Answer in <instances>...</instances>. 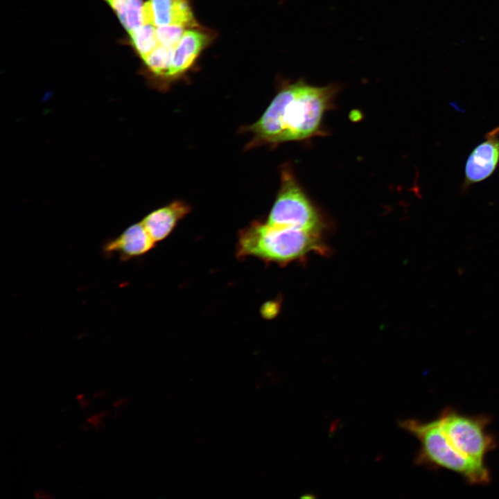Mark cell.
Here are the masks:
<instances>
[{
	"instance_id": "cell-1",
	"label": "cell",
	"mask_w": 499,
	"mask_h": 499,
	"mask_svg": "<svg viewBox=\"0 0 499 499\" xmlns=\"http://www.w3.org/2000/svg\"><path fill=\"white\" fill-rule=\"evenodd\" d=\"M339 89L337 84L318 87L304 80L286 85L260 119L247 128L254 134L252 145L300 141L315 135Z\"/></svg>"
},
{
	"instance_id": "cell-2",
	"label": "cell",
	"mask_w": 499,
	"mask_h": 499,
	"mask_svg": "<svg viewBox=\"0 0 499 499\" xmlns=\"http://www.w3.org/2000/svg\"><path fill=\"white\" fill-rule=\"evenodd\" d=\"M320 234L255 221L238 234L236 255L265 262L286 264L308 253L324 250Z\"/></svg>"
},
{
	"instance_id": "cell-3",
	"label": "cell",
	"mask_w": 499,
	"mask_h": 499,
	"mask_svg": "<svg viewBox=\"0 0 499 499\" xmlns=\"http://www.w3.org/2000/svg\"><path fill=\"white\" fill-rule=\"evenodd\" d=\"M399 426L419 441L416 464L454 472L470 484L486 485L490 482L491 473L485 463L469 458L456 450L442 431L438 417L428 421L405 419L401 421Z\"/></svg>"
},
{
	"instance_id": "cell-4",
	"label": "cell",
	"mask_w": 499,
	"mask_h": 499,
	"mask_svg": "<svg viewBox=\"0 0 499 499\" xmlns=\"http://www.w3.org/2000/svg\"><path fill=\"white\" fill-rule=\"evenodd\" d=\"M438 419L450 443L469 458L484 462L486 455L497 446L496 439L487 430L491 422L489 416L469 415L447 408Z\"/></svg>"
},
{
	"instance_id": "cell-5",
	"label": "cell",
	"mask_w": 499,
	"mask_h": 499,
	"mask_svg": "<svg viewBox=\"0 0 499 499\" xmlns=\"http://www.w3.org/2000/svg\"><path fill=\"white\" fill-rule=\"evenodd\" d=\"M268 223L320 234L323 221L288 169L281 173V185Z\"/></svg>"
},
{
	"instance_id": "cell-6",
	"label": "cell",
	"mask_w": 499,
	"mask_h": 499,
	"mask_svg": "<svg viewBox=\"0 0 499 499\" xmlns=\"http://www.w3.org/2000/svg\"><path fill=\"white\" fill-rule=\"evenodd\" d=\"M499 164V126L486 134L467 158L462 189L489 177Z\"/></svg>"
},
{
	"instance_id": "cell-7",
	"label": "cell",
	"mask_w": 499,
	"mask_h": 499,
	"mask_svg": "<svg viewBox=\"0 0 499 499\" xmlns=\"http://www.w3.org/2000/svg\"><path fill=\"white\" fill-rule=\"evenodd\" d=\"M141 16L143 24L155 27L178 25L189 29L197 25L188 0H148Z\"/></svg>"
},
{
	"instance_id": "cell-8",
	"label": "cell",
	"mask_w": 499,
	"mask_h": 499,
	"mask_svg": "<svg viewBox=\"0 0 499 499\" xmlns=\"http://www.w3.org/2000/svg\"><path fill=\"white\" fill-rule=\"evenodd\" d=\"M152 239L141 222L133 224L121 234L110 238L103 245L102 251L106 256H116L128 261L148 253L155 247Z\"/></svg>"
},
{
	"instance_id": "cell-9",
	"label": "cell",
	"mask_w": 499,
	"mask_h": 499,
	"mask_svg": "<svg viewBox=\"0 0 499 499\" xmlns=\"http://www.w3.org/2000/svg\"><path fill=\"white\" fill-rule=\"evenodd\" d=\"M189 205L175 201L152 211L141 221L152 239L160 242L166 238L177 222L190 211Z\"/></svg>"
},
{
	"instance_id": "cell-10",
	"label": "cell",
	"mask_w": 499,
	"mask_h": 499,
	"mask_svg": "<svg viewBox=\"0 0 499 499\" xmlns=\"http://www.w3.org/2000/svg\"><path fill=\"white\" fill-rule=\"evenodd\" d=\"M209 40V37L204 33L193 28L187 29L174 49L170 78L183 73L190 68Z\"/></svg>"
},
{
	"instance_id": "cell-11",
	"label": "cell",
	"mask_w": 499,
	"mask_h": 499,
	"mask_svg": "<svg viewBox=\"0 0 499 499\" xmlns=\"http://www.w3.org/2000/svg\"><path fill=\"white\" fill-rule=\"evenodd\" d=\"M114 12L123 28L128 33L142 23V0H103Z\"/></svg>"
},
{
	"instance_id": "cell-12",
	"label": "cell",
	"mask_w": 499,
	"mask_h": 499,
	"mask_svg": "<svg viewBox=\"0 0 499 499\" xmlns=\"http://www.w3.org/2000/svg\"><path fill=\"white\" fill-rule=\"evenodd\" d=\"M173 51L158 45L142 60L149 79L155 82L170 78Z\"/></svg>"
},
{
	"instance_id": "cell-13",
	"label": "cell",
	"mask_w": 499,
	"mask_h": 499,
	"mask_svg": "<svg viewBox=\"0 0 499 499\" xmlns=\"http://www.w3.org/2000/svg\"><path fill=\"white\" fill-rule=\"evenodd\" d=\"M128 34L130 44L141 60L158 46L156 27L152 25L142 24Z\"/></svg>"
},
{
	"instance_id": "cell-14",
	"label": "cell",
	"mask_w": 499,
	"mask_h": 499,
	"mask_svg": "<svg viewBox=\"0 0 499 499\" xmlns=\"http://www.w3.org/2000/svg\"><path fill=\"white\" fill-rule=\"evenodd\" d=\"M186 30V28L178 25L156 27L158 45L174 49Z\"/></svg>"
},
{
	"instance_id": "cell-15",
	"label": "cell",
	"mask_w": 499,
	"mask_h": 499,
	"mask_svg": "<svg viewBox=\"0 0 499 499\" xmlns=\"http://www.w3.org/2000/svg\"><path fill=\"white\" fill-rule=\"evenodd\" d=\"M109 413L108 411H103L100 413L89 417L87 421L93 425L98 430L103 427V419Z\"/></svg>"
},
{
	"instance_id": "cell-16",
	"label": "cell",
	"mask_w": 499,
	"mask_h": 499,
	"mask_svg": "<svg viewBox=\"0 0 499 499\" xmlns=\"http://www.w3.org/2000/svg\"><path fill=\"white\" fill-rule=\"evenodd\" d=\"M275 309V304H274L272 302L267 303L265 305H264L261 308V313L263 316H265L266 317H272L274 315V313L276 312Z\"/></svg>"
},
{
	"instance_id": "cell-17",
	"label": "cell",
	"mask_w": 499,
	"mask_h": 499,
	"mask_svg": "<svg viewBox=\"0 0 499 499\" xmlns=\"http://www.w3.org/2000/svg\"><path fill=\"white\" fill-rule=\"evenodd\" d=\"M35 497L36 498H45V499H49L53 498V496L51 495L50 493H48L45 491L38 489L34 492Z\"/></svg>"
},
{
	"instance_id": "cell-18",
	"label": "cell",
	"mask_w": 499,
	"mask_h": 499,
	"mask_svg": "<svg viewBox=\"0 0 499 499\" xmlns=\"http://www.w3.org/2000/svg\"><path fill=\"white\" fill-rule=\"evenodd\" d=\"M126 401H127V399H125V398L120 399L116 401L113 403V407H118L119 405H123Z\"/></svg>"
},
{
	"instance_id": "cell-19",
	"label": "cell",
	"mask_w": 499,
	"mask_h": 499,
	"mask_svg": "<svg viewBox=\"0 0 499 499\" xmlns=\"http://www.w3.org/2000/svg\"><path fill=\"white\" fill-rule=\"evenodd\" d=\"M80 405H81V408H85L87 407V406L89 405L90 401L88 400V399H82L80 400Z\"/></svg>"
},
{
	"instance_id": "cell-20",
	"label": "cell",
	"mask_w": 499,
	"mask_h": 499,
	"mask_svg": "<svg viewBox=\"0 0 499 499\" xmlns=\"http://www.w3.org/2000/svg\"><path fill=\"white\" fill-rule=\"evenodd\" d=\"M103 392H98L97 393H95L94 394V397H101V396L103 394Z\"/></svg>"
},
{
	"instance_id": "cell-21",
	"label": "cell",
	"mask_w": 499,
	"mask_h": 499,
	"mask_svg": "<svg viewBox=\"0 0 499 499\" xmlns=\"http://www.w3.org/2000/svg\"><path fill=\"white\" fill-rule=\"evenodd\" d=\"M84 397V395L82 394H80L77 396V399L80 401L82 399V398Z\"/></svg>"
}]
</instances>
